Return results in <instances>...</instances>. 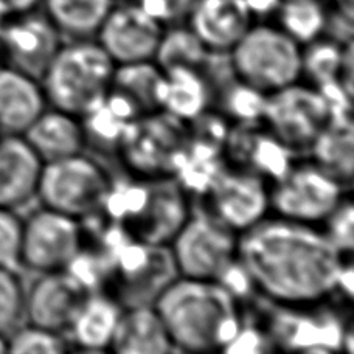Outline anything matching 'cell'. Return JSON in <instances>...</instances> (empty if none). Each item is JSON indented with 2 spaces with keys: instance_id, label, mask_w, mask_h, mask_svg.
Returning <instances> with one entry per match:
<instances>
[{
  "instance_id": "obj_1",
  "label": "cell",
  "mask_w": 354,
  "mask_h": 354,
  "mask_svg": "<svg viewBox=\"0 0 354 354\" xmlns=\"http://www.w3.org/2000/svg\"><path fill=\"white\" fill-rule=\"evenodd\" d=\"M317 225L269 214L238 235V263L254 292L274 306L301 308L336 297L346 261Z\"/></svg>"
},
{
  "instance_id": "obj_2",
  "label": "cell",
  "mask_w": 354,
  "mask_h": 354,
  "mask_svg": "<svg viewBox=\"0 0 354 354\" xmlns=\"http://www.w3.org/2000/svg\"><path fill=\"white\" fill-rule=\"evenodd\" d=\"M244 301L216 280L177 275L154 301L176 351H227L245 322Z\"/></svg>"
},
{
  "instance_id": "obj_3",
  "label": "cell",
  "mask_w": 354,
  "mask_h": 354,
  "mask_svg": "<svg viewBox=\"0 0 354 354\" xmlns=\"http://www.w3.org/2000/svg\"><path fill=\"white\" fill-rule=\"evenodd\" d=\"M115 67L95 37L64 41L39 80L47 104L84 117L111 92Z\"/></svg>"
},
{
  "instance_id": "obj_4",
  "label": "cell",
  "mask_w": 354,
  "mask_h": 354,
  "mask_svg": "<svg viewBox=\"0 0 354 354\" xmlns=\"http://www.w3.org/2000/svg\"><path fill=\"white\" fill-rule=\"evenodd\" d=\"M229 58L235 77L264 95L301 80V46L275 24L255 22Z\"/></svg>"
},
{
  "instance_id": "obj_5",
  "label": "cell",
  "mask_w": 354,
  "mask_h": 354,
  "mask_svg": "<svg viewBox=\"0 0 354 354\" xmlns=\"http://www.w3.org/2000/svg\"><path fill=\"white\" fill-rule=\"evenodd\" d=\"M111 183L103 163L84 151L44 163L36 199L42 207L84 223L101 214Z\"/></svg>"
},
{
  "instance_id": "obj_6",
  "label": "cell",
  "mask_w": 354,
  "mask_h": 354,
  "mask_svg": "<svg viewBox=\"0 0 354 354\" xmlns=\"http://www.w3.org/2000/svg\"><path fill=\"white\" fill-rule=\"evenodd\" d=\"M346 196L345 183L313 159L295 160L269 183L270 214L308 225L320 227Z\"/></svg>"
},
{
  "instance_id": "obj_7",
  "label": "cell",
  "mask_w": 354,
  "mask_h": 354,
  "mask_svg": "<svg viewBox=\"0 0 354 354\" xmlns=\"http://www.w3.org/2000/svg\"><path fill=\"white\" fill-rule=\"evenodd\" d=\"M168 249L179 277L219 281L238 261V233L193 208Z\"/></svg>"
},
{
  "instance_id": "obj_8",
  "label": "cell",
  "mask_w": 354,
  "mask_h": 354,
  "mask_svg": "<svg viewBox=\"0 0 354 354\" xmlns=\"http://www.w3.org/2000/svg\"><path fill=\"white\" fill-rule=\"evenodd\" d=\"M86 243L83 221L41 205L22 219L17 268L33 274L66 270Z\"/></svg>"
},
{
  "instance_id": "obj_9",
  "label": "cell",
  "mask_w": 354,
  "mask_h": 354,
  "mask_svg": "<svg viewBox=\"0 0 354 354\" xmlns=\"http://www.w3.org/2000/svg\"><path fill=\"white\" fill-rule=\"evenodd\" d=\"M333 117L320 88L297 81L266 97L261 123L295 154L309 151Z\"/></svg>"
},
{
  "instance_id": "obj_10",
  "label": "cell",
  "mask_w": 354,
  "mask_h": 354,
  "mask_svg": "<svg viewBox=\"0 0 354 354\" xmlns=\"http://www.w3.org/2000/svg\"><path fill=\"white\" fill-rule=\"evenodd\" d=\"M202 201L201 208L238 235L270 214L269 182L227 162L202 193Z\"/></svg>"
},
{
  "instance_id": "obj_11",
  "label": "cell",
  "mask_w": 354,
  "mask_h": 354,
  "mask_svg": "<svg viewBox=\"0 0 354 354\" xmlns=\"http://www.w3.org/2000/svg\"><path fill=\"white\" fill-rule=\"evenodd\" d=\"M326 305L328 301L301 308L275 306L277 313L266 325L272 345L288 351L351 353V328L337 313L325 309Z\"/></svg>"
},
{
  "instance_id": "obj_12",
  "label": "cell",
  "mask_w": 354,
  "mask_h": 354,
  "mask_svg": "<svg viewBox=\"0 0 354 354\" xmlns=\"http://www.w3.org/2000/svg\"><path fill=\"white\" fill-rule=\"evenodd\" d=\"M187 124L163 111L143 113L126 131L118 153L142 174L171 176L177 156L188 138Z\"/></svg>"
},
{
  "instance_id": "obj_13",
  "label": "cell",
  "mask_w": 354,
  "mask_h": 354,
  "mask_svg": "<svg viewBox=\"0 0 354 354\" xmlns=\"http://www.w3.org/2000/svg\"><path fill=\"white\" fill-rule=\"evenodd\" d=\"M64 41L44 11L33 10L6 17L0 62L41 80Z\"/></svg>"
},
{
  "instance_id": "obj_14",
  "label": "cell",
  "mask_w": 354,
  "mask_h": 354,
  "mask_svg": "<svg viewBox=\"0 0 354 354\" xmlns=\"http://www.w3.org/2000/svg\"><path fill=\"white\" fill-rule=\"evenodd\" d=\"M165 27L134 0L113 3L95 39L115 66L154 61Z\"/></svg>"
},
{
  "instance_id": "obj_15",
  "label": "cell",
  "mask_w": 354,
  "mask_h": 354,
  "mask_svg": "<svg viewBox=\"0 0 354 354\" xmlns=\"http://www.w3.org/2000/svg\"><path fill=\"white\" fill-rule=\"evenodd\" d=\"M192 212L188 192L174 177H153L140 208L124 224V230L140 243L168 248Z\"/></svg>"
},
{
  "instance_id": "obj_16",
  "label": "cell",
  "mask_w": 354,
  "mask_h": 354,
  "mask_svg": "<svg viewBox=\"0 0 354 354\" xmlns=\"http://www.w3.org/2000/svg\"><path fill=\"white\" fill-rule=\"evenodd\" d=\"M36 275L25 292V322L66 336L92 290L67 269Z\"/></svg>"
},
{
  "instance_id": "obj_17",
  "label": "cell",
  "mask_w": 354,
  "mask_h": 354,
  "mask_svg": "<svg viewBox=\"0 0 354 354\" xmlns=\"http://www.w3.org/2000/svg\"><path fill=\"white\" fill-rule=\"evenodd\" d=\"M224 151L227 163L260 174L269 183L280 179L295 162L294 151L278 140L263 123L238 124L230 129Z\"/></svg>"
},
{
  "instance_id": "obj_18",
  "label": "cell",
  "mask_w": 354,
  "mask_h": 354,
  "mask_svg": "<svg viewBox=\"0 0 354 354\" xmlns=\"http://www.w3.org/2000/svg\"><path fill=\"white\" fill-rule=\"evenodd\" d=\"M255 22L245 0H196L187 19L212 52H230Z\"/></svg>"
},
{
  "instance_id": "obj_19",
  "label": "cell",
  "mask_w": 354,
  "mask_h": 354,
  "mask_svg": "<svg viewBox=\"0 0 354 354\" xmlns=\"http://www.w3.org/2000/svg\"><path fill=\"white\" fill-rule=\"evenodd\" d=\"M42 167L22 136H0V207L17 212L35 201Z\"/></svg>"
},
{
  "instance_id": "obj_20",
  "label": "cell",
  "mask_w": 354,
  "mask_h": 354,
  "mask_svg": "<svg viewBox=\"0 0 354 354\" xmlns=\"http://www.w3.org/2000/svg\"><path fill=\"white\" fill-rule=\"evenodd\" d=\"M47 106L39 80L0 62V136H22Z\"/></svg>"
},
{
  "instance_id": "obj_21",
  "label": "cell",
  "mask_w": 354,
  "mask_h": 354,
  "mask_svg": "<svg viewBox=\"0 0 354 354\" xmlns=\"http://www.w3.org/2000/svg\"><path fill=\"white\" fill-rule=\"evenodd\" d=\"M22 137L44 163L86 151V134L81 117L52 106H47L39 113Z\"/></svg>"
},
{
  "instance_id": "obj_22",
  "label": "cell",
  "mask_w": 354,
  "mask_h": 354,
  "mask_svg": "<svg viewBox=\"0 0 354 354\" xmlns=\"http://www.w3.org/2000/svg\"><path fill=\"white\" fill-rule=\"evenodd\" d=\"M122 311L123 306L111 294L92 290L66 333L71 348L88 353L109 351Z\"/></svg>"
},
{
  "instance_id": "obj_23",
  "label": "cell",
  "mask_w": 354,
  "mask_h": 354,
  "mask_svg": "<svg viewBox=\"0 0 354 354\" xmlns=\"http://www.w3.org/2000/svg\"><path fill=\"white\" fill-rule=\"evenodd\" d=\"M120 354H167L174 345L153 305L123 308L111 350Z\"/></svg>"
},
{
  "instance_id": "obj_24",
  "label": "cell",
  "mask_w": 354,
  "mask_h": 354,
  "mask_svg": "<svg viewBox=\"0 0 354 354\" xmlns=\"http://www.w3.org/2000/svg\"><path fill=\"white\" fill-rule=\"evenodd\" d=\"M212 101V87L198 68L171 67L163 71L159 92L160 111L185 123H193L208 111Z\"/></svg>"
},
{
  "instance_id": "obj_25",
  "label": "cell",
  "mask_w": 354,
  "mask_h": 354,
  "mask_svg": "<svg viewBox=\"0 0 354 354\" xmlns=\"http://www.w3.org/2000/svg\"><path fill=\"white\" fill-rule=\"evenodd\" d=\"M113 3L115 0H41L42 11L66 41L97 36Z\"/></svg>"
},
{
  "instance_id": "obj_26",
  "label": "cell",
  "mask_w": 354,
  "mask_h": 354,
  "mask_svg": "<svg viewBox=\"0 0 354 354\" xmlns=\"http://www.w3.org/2000/svg\"><path fill=\"white\" fill-rule=\"evenodd\" d=\"M313 160L350 187L353 173L351 117H333L311 145Z\"/></svg>"
},
{
  "instance_id": "obj_27",
  "label": "cell",
  "mask_w": 354,
  "mask_h": 354,
  "mask_svg": "<svg viewBox=\"0 0 354 354\" xmlns=\"http://www.w3.org/2000/svg\"><path fill=\"white\" fill-rule=\"evenodd\" d=\"M163 71L154 61L134 62L115 67L112 88L124 95L142 113L160 111L159 92Z\"/></svg>"
},
{
  "instance_id": "obj_28",
  "label": "cell",
  "mask_w": 354,
  "mask_h": 354,
  "mask_svg": "<svg viewBox=\"0 0 354 354\" xmlns=\"http://www.w3.org/2000/svg\"><path fill=\"white\" fill-rule=\"evenodd\" d=\"M328 12L326 0H281L274 24L303 47L324 36Z\"/></svg>"
},
{
  "instance_id": "obj_29",
  "label": "cell",
  "mask_w": 354,
  "mask_h": 354,
  "mask_svg": "<svg viewBox=\"0 0 354 354\" xmlns=\"http://www.w3.org/2000/svg\"><path fill=\"white\" fill-rule=\"evenodd\" d=\"M210 55L204 42L187 24L171 25L163 30L154 62L162 71L171 67H188L201 71Z\"/></svg>"
},
{
  "instance_id": "obj_30",
  "label": "cell",
  "mask_w": 354,
  "mask_h": 354,
  "mask_svg": "<svg viewBox=\"0 0 354 354\" xmlns=\"http://www.w3.org/2000/svg\"><path fill=\"white\" fill-rule=\"evenodd\" d=\"M64 334L24 324L6 336V353L15 354H62L71 351Z\"/></svg>"
},
{
  "instance_id": "obj_31",
  "label": "cell",
  "mask_w": 354,
  "mask_h": 354,
  "mask_svg": "<svg viewBox=\"0 0 354 354\" xmlns=\"http://www.w3.org/2000/svg\"><path fill=\"white\" fill-rule=\"evenodd\" d=\"M25 292L17 268H0V334L5 337L25 322Z\"/></svg>"
},
{
  "instance_id": "obj_32",
  "label": "cell",
  "mask_w": 354,
  "mask_h": 354,
  "mask_svg": "<svg viewBox=\"0 0 354 354\" xmlns=\"http://www.w3.org/2000/svg\"><path fill=\"white\" fill-rule=\"evenodd\" d=\"M353 202L350 196H346L320 225L328 239L344 257H351L353 252Z\"/></svg>"
},
{
  "instance_id": "obj_33",
  "label": "cell",
  "mask_w": 354,
  "mask_h": 354,
  "mask_svg": "<svg viewBox=\"0 0 354 354\" xmlns=\"http://www.w3.org/2000/svg\"><path fill=\"white\" fill-rule=\"evenodd\" d=\"M21 229V214L0 207V268H17Z\"/></svg>"
},
{
  "instance_id": "obj_34",
  "label": "cell",
  "mask_w": 354,
  "mask_h": 354,
  "mask_svg": "<svg viewBox=\"0 0 354 354\" xmlns=\"http://www.w3.org/2000/svg\"><path fill=\"white\" fill-rule=\"evenodd\" d=\"M134 2L167 28L171 25L187 24L196 0H134Z\"/></svg>"
},
{
  "instance_id": "obj_35",
  "label": "cell",
  "mask_w": 354,
  "mask_h": 354,
  "mask_svg": "<svg viewBox=\"0 0 354 354\" xmlns=\"http://www.w3.org/2000/svg\"><path fill=\"white\" fill-rule=\"evenodd\" d=\"M41 0H0V15L5 19L37 10Z\"/></svg>"
},
{
  "instance_id": "obj_36",
  "label": "cell",
  "mask_w": 354,
  "mask_h": 354,
  "mask_svg": "<svg viewBox=\"0 0 354 354\" xmlns=\"http://www.w3.org/2000/svg\"><path fill=\"white\" fill-rule=\"evenodd\" d=\"M254 15L255 21H264V17H274L281 0H245Z\"/></svg>"
},
{
  "instance_id": "obj_37",
  "label": "cell",
  "mask_w": 354,
  "mask_h": 354,
  "mask_svg": "<svg viewBox=\"0 0 354 354\" xmlns=\"http://www.w3.org/2000/svg\"><path fill=\"white\" fill-rule=\"evenodd\" d=\"M6 353V337L0 334V354Z\"/></svg>"
},
{
  "instance_id": "obj_38",
  "label": "cell",
  "mask_w": 354,
  "mask_h": 354,
  "mask_svg": "<svg viewBox=\"0 0 354 354\" xmlns=\"http://www.w3.org/2000/svg\"><path fill=\"white\" fill-rule=\"evenodd\" d=\"M3 22H5V17L0 15V46H2V31H3Z\"/></svg>"
},
{
  "instance_id": "obj_39",
  "label": "cell",
  "mask_w": 354,
  "mask_h": 354,
  "mask_svg": "<svg viewBox=\"0 0 354 354\" xmlns=\"http://www.w3.org/2000/svg\"><path fill=\"white\" fill-rule=\"evenodd\" d=\"M334 3H351V0H333Z\"/></svg>"
},
{
  "instance_id": "obj_40",
  "label": "cell",
  "mask_w": 354,
  "mask_h": 354,
  "mask_svg": "<svg viewBox=\"0 0 354 354\" xmlns=\"http://www.w3.org/2000/svg\"><path fill=\"white\" fill-rule=\"evenodd\" d=\"M115 2H123V0H115Z\"/></svg>"
}]
</instances>
